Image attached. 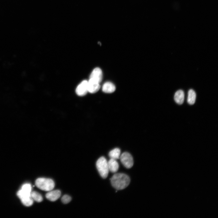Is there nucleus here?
Masks as SVG:
<instances>
[{"instance_id": "nucleus-2", "label": "nucleus", "mask_w": 218, "mask_h": 218, "mask_svg": "<svg viewBox=\"0 0 218 218\" xmlns=\"http://www.w3.org/2000/svg\"><path fill=\"white\" fill-rule=\"evenodd\" d=\"M35 184L39 189L45 191L52 190L54 187V183L51 179L45 178H38L35 181Z\"/></svg>"}, {"instance_id": "nucleus-6", "label": "nucleus", "mask_w": 218, "mask_h": 218, "mask_svg": "<svg viewBox=\"0 0 218 218\" xmlns=\"http://www.w3.org/2000/svg\"><path fill=\"white\" fill-rule=\"evenodd\" d=\"M88 92V81L87 80L82 81L78 85L76 89L77 94L81 96L85 95Z\"/></svg>"}, {"instance_id": "nucleus-10", "label": "nucleus", "mask_w": 218, "mask_h": 218, "mask_svg": "<svg viewBox=\"0 0 218 218\" xmlns=\"http://www.w3.org/2000/svg\"><path fill=\"white\" fill-rule=\"evenodd\" d=\"M116 88L115 85L112 83L107 82L103 84L102 90L105 93H111L115 91Z\"/></svg>"}, {"instance_id": "nucleus-15", "label": "nucleus", "mask_w": 218, "mask_h": 218, "mask_svg": "<svg viewBox=\"0 0 218 218\" xmlns=\"http://www.w3.org/2000/svg\"><path fill=\"white\" fill-rule=\"evenodd\" d=\"M31 196L33 200L37 202H40L43 200V198L41 195L36 191L31 192Z\"/></svg>"}, {"instance_id": "nucleus-3", "label": "nucleus", "mask_w": 218, "mask_h": 218, "mask_svg": "<svg viewBox=\"0 0 218 218\" xmlns=\"http://www.w3.org/2000/svg\"><path fill=\"white\" fill-rule=\"evenodd\" d=\"M96 165L97 170L103 178H106L108 176L109 169L108 162L104 157H100L97 161Z\"/></svg>"}, {"instance_id": "nucleus-1", "label": "nucleus", "mask_w": 218, "mask_h": 218, "mask_svg": "<svg viewBox=\"0 0 218 218\" xmlns=\"http://www.w3.org/2000/svg\"><path fill=\"white\" fill-rule=\"evenodd\" d=\"M110 179L112 186L117 190L126 188L130 182L129 177L123 173H115Z\"/></svg>"}, {"instance_id": "nucleus-11", "label": "nucleus", "mask_w": 218, "mask_h": 218, "mask_svg": "<svg viewBox=\"0 0 218 218\" xmlns=\"http://www.w3.org/2000/svg\"><path fill=\"white\" fill-rule=\"evenodd\" d=\"M108 162L109 170L112 173H115L118 170L119 164L116 160L111 159Z\"/></svg>"}, {"instance_id": "nucleus-14", "label": "nucleus", "mask_w": 218, "mask_h": 218, "mask_svg": "<svg viewBox=\"0 0 218 218\" xmlns=\"http://www.w3.org/2000/svg\"><path fill=\"white\" fill-rule=\"evenodd\" d=\"M120 153V150L118 148H116L110 151L109 156L111 159L116 160L119 158Z\"/></svg>"}, {"instance_id": "nucleus-12", "label": "nucleus", "mask_w": 218, "mask_h": 218, "mask_svg": "<svg viewBox=\"0 0 218 218\" xmlns=\"http://www.w3.org/2000/svg\"><path fill=\"white\" fill-rule=\"evenodd\" d=\"M184 94L183 91L180 90L175 93L174 96L175 101L179 104H182L184 100Z\"/></svg>"}, {"instance_id": "nucleus-4", "label": "nucleus", "mask_w": 218, "mask_h": 218, "mask_svg": "<svg viewBox=\"0 0 218 218\" xmlns=\"http://www.w3.org/2000/svg\"><path fill=\"white\" fill-rule=\"evenodd\" d=\"M31 192L21 189L17 193V195L22 203L26 206H30L33 203V200L31 196Z\"/></svg>"}, {"instance_id": "nucleus-5", "label": "nucleus", "mask_w": 218, "mask_h": 218, "mask_svg": "<svg viewBox=\"0 0 218 218\" xmlns=\"http://www.w3.org/2000/svg\"><path fill=\"white\" fill-rule=\"evenodd\" d=\"M120 160L124 166L127 168H130L133 166L134 161L131 155L129 153L124 152L120 157Z\"/></svg>"}, {"instance_id": "nucleus-16", "label": "nucleus", "mask_w": 218, "mask_h": 218, "mask_svg": "<svg viewBox=\"0 0 218 218\" xmlns=\"http://www.w3.org/2000/svg\"><path fill=\"white\" fill-rule=\"evenodd\" d=\"M62 202L64 204L68 203L71 200V197L68 195H65L61 198Z\"/></svg>"}, {"instance_id": "nucleus-8", "label": "nucleus", "mask_w": 218, "mask_h": 218, "mask_svg": "<svg viewBox=\"0 0 218 218\" xmlns=\"http://www.w3.org/2000/svg\"><path fill=\"white\" fill-rule=\"evenodd\" d=\"M90 78L100 83L102 78V73L101 69L99 68H95L92 71Z\"/></svg>"}, {"instance_id": "nucleus-7", "label": "nucleus", "mask_w": 218, "mask_h": 218, "mask_svg": "<svg viewBox=\"0 0 218 218\" xmlns=\"http://www.w3.org/2000/svg\"><path fill=\"white\" fill-rule=\"evenodd\" d=\"M100 88V83L90 78L88 81V91L89 92L95 93L98 91Z\"/></svg>"}, {"instance_id": "nucleus-13", "label": "nucleus", "mask_w": 218, "mask_h": 218, "mask_svg": "<svg viewBox=\"0 0 218 218\" xmlns=\"http://www.w3.org/2000/svg\"><path fill=\"white\" fill-rule=\"evenodd\" d=\"M196 99V94L192 89H190L188 92V96L187 101L188 103L190 105L194 104L195 102Z\"/></svg>"}, {"instance_id": "nucleus-9", "label": "nucleus", "mask_w": 218, "mask_h": 218, "mask_svg": "<svg viewBox=\"0 0 218 218\" xmlns=\"http://www.w3.org/2000/svg\"><path fill=\"white\" fill-rule=\"evenodd\" d=\"M45 195L46 198L51 201H54L58 199L61 195V192L59 190L49 191Z\"/></svg>"}]
</instances>
